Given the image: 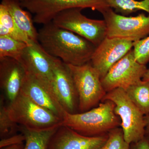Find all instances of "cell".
Masks as SVG:
<instances>
[{
  "instance_id": "cell-1",
  "label": "cell",
  "mask_w": 149,
  "mask_h": 149,
  "mask_svg": "<svg viewBox=\"0 0 149 149\" xmlns=\"http://www.w3.org/2000/svg\"><path fill=\"white\" fill-rule=\"evenodd\" d=\"M37 41L50 55L73 65L91 61L97 47L83 37L56 26L52 22L43 25L38 31Z\"/></svg>"
},
{
  "instance_id": "cell-2",
  "label": "cell",
  "mask_w": 149,
  "mask_h": 149,
  "mask_svg": "<svg viewBox=\"0 0 149 149\" xmlns=\"http://www.w3.org/2000/svg\"><path fill=\"white\" fill-rule=\"evenodd\" d=\"M114 108L112 102L105 100L88 111L73 113L65 111L63 125L88 137L106 135L121 124L120 118L115 113Z\"/></svg>"
},
{
  "instance_id": "cell-3",
  "label": "cell",
  "mask_w": 149,
  "mask_h": 149,
  "mask_svg": "<svg viewBox=\"0 0 149 149\" xmlns=\"http://www.w3.org/2000/svg\"><path fill=\"white\" fill-rule=\"evenodd\" d=\"M7 108L14 122L29 130H49L63 125L61 118L37 104L21 92L8 104Z\"/></svg>"
},
{
  "instance_id": "cell-4",
  "label": "cell",
  "mask_w": 149,
  "mask_h": 149,
  "mask_svg": "<svg viewBox=\"0 0 149 149\" xmlns=\"http://www.w3.org/2000/svg\"><path fill=\"white\" fill-rule=\"evenodd\" d=\"M105 100L114 104L115 113L120 118L121 128L127 143H136L146 136L145 116L130 100L125 90L118 88L108 92L102 102Z\"/></svg>"
},
{
  "instance_id": "cell-5",
  "label": "cell",
  "mask_w": 149,
  "mask_h": 149,
  "mask_svg": "<svg viewBox=\"0 0 149 149\" xmlns=\"http://www.w3.org/2000/svg\"><path fill=\"white\" fill-rule=\"evenodd\" d=\"M78 96V110L88 111L102 102L107 92L98 72L91 62L83 65H68Z\"/></svg>"
},
{
  "instance_id": "cell-6",
  "label": "cell",
  "mask_w": 149,
  "mask_h": 149,
  "mask_svg": "<svg viewBox=\"0 0 149 149\" xmlns=\"http://www.w3.org/2000/svg\"><path fill=\"white\" fill-rule=\"evenodd\" d=\"M102 15L107 27V37L130 40L133 42L144 39L149 34V14L126 17L104 7L98 11Z\"/></svg>"
},
{
  "instance_id": "cell-7",
  "label": "cell",
  "mask_w": 149,
  "mask_h": 149,
  "mask_svg": "<svg viewBox=\"0 0 149 149\" xmlns=\"http://www.w3.org/2000/svg\"><path fill=\"white\" fill-rule=\"evenodd\" d=\"M83 9L65 10L58 14L52 22L56 26L83 37L97 47L107 36L105 22L88 18L81 13Z\"/></svg>"
},
{
  "instance_id": "cell-8",
  "label": "cell",
  "mask_w": 149,
  "mask_h": 149,
  "mask_svg": "<svg viewBox=\"0 0 149 149\" xmlns=\"http://www.w3.org/2000/svg\"><path fill=\"white\" fill-rule=\"evenodd\" d=\"M20 3L34 14V22L42 25L52 21L58 14L68 9L90 8L99 11L106 7L102 0H30Z\"/></svg>"
},
{
  "instance_id": "cell-9",
  "label": "cell",
  "mask_w": 149,
  "mask_h": 149,
  "mask_svg": "<svg viewBox=\"0 0 149 149\" xmlns=\"http://www.w3.org/2000/svg\"><path fill=\"white\" fill-rule=\"evenodd\" d=\"M147 69L146 65L136 60L133 50H131L101 79L102 85L107 93L116 88L126 90L142 80Z\"/></svg>"
},
{
  "instance_id": "cell-10",
  "label": "cell",
  "mask_w": 149,
  "mask_h": 149,
  "mask_svg": "<svg viewBox=\"0 0 149 149\" xmlns=\"http://www.w3.org/2000/svg\"><path fill=\"white\" fill-rule=\"evenodd\" d=\"M133 42L130 40L106 37L97 47L91 60L101 79L120 59L132 50Z\"/></svg>"
},
{
  "instance_id": "cell-11",
  "label": "cell",
  "mask_w": 149,
  "mask_h": 149,
  "mask_svg": "<svg viewBox=\"0 0 149 149\" xmlns=\"http://www.w3.org/2000/svg\"><path fill=\"white\" fill-rule=\"evenodd\" d=\"M55 58L48 54L37 41L32 42L25 48L19 62L27 72L53 88Z\"/></svg>"
},
{
  "instance_id": "cell-12",
  "label": "cell",
  "mask_w": 149,
  "mask_h": 149,
  "mask_svg": "<svg viewBox=\"0 0 149 149\" xmlns=\"http://www.w3.org/2000/svg\"><path fill=\"white\" fill-rule=\"evenodd\" d=\"M53 73L54 91L62 106L67 112L77 113L78 94L67 65L56 58Z\"/></svg>"
},
{
  "instance_id": "cell-13",
  "label": "cell",
  "mask_w": 149,
  "mask_h": 149,
  "mask_svg": "<svg viewBox=\"0 0 149 149\" xmlns=\"http://www.w3.org/2000/svg\"><path fill=\"white\" fill-rule=\"evenodd\" d=\"M21 92L37 104L50 111L63 119L65 111L53 88L50 85L27 72Z\"/></svg>"
},
{
  "instance_id": "cell-14",
  "label": "cell",
  "mask_w": 149,
  "mask_h": 149,
  "mask_svg": "<svg viewBox=\"0 0 149 149\" xmlns=\"http://www.w3.org/2000/svg\"><path fill=\"white\" fill-rule=\"evenodd\" d=\"M108 137V134L96 137L84 136L62 125L51 137L48 149H101Z\"/></svg>"
},
{
  "instance_id": "cell-15",
  "label": "cell",
  "mask_w": 149,
  "mask_h": 149,
  "mask_svg": "<svg viewBox=\"0 0 149 149\" xmlns=\"http://www.w3.org/2000/svg\"><path fill=\"white\" fill-rule=\"evenodd\" d=\"M26 70L14 59H0V87L8 103L13 101L21 92Z\"/></svg>"
},
{
  "instance_id": "cell-16",
  "label": "cell",
  "mask_w": 149,
  "mask_h": 149,
  "mask_svg": "<svg viewBox=\"0 0 149 149\" xmlns=\"http://www.w3.org/2000/svg\"><path fill=\"white\" fill-rule=\"evenodd\" d=\"M1 3L7 8L17 27L29 41H38V31L33 24V19L29 13L22 8L20 2L17 0H2Z\"/></svg>"
},
{
  "instance_id": "cell-17",
  "label": "cell",
  "mask_w": 149,
  "mask_h": 149,
  "mask_svg": "<svg viewBox=\"0 0 149 149\" xmlns=\"http://www.w3.org/2000/svg\"><path fill=\"white\" fill-rule=\"evenodd\" d=\"M19 127V131L25 136V144L23 149H48L51 137L58 128L34 130L21 126Z\"/></svg>"
},
{
  "instance_id": "cell-18",
  "label": "cell",
  "mask_w": 149,
  "mask_h": 149,
  "mask_svg": "<svg viewBox=\"0 0 149 149\" xmlns=\"http://www.w3.org/2000/svg\"><path fill=\"white\" fill-rule=\"evenodd\" d=\"M125 91L144 116L149 114V81L141 80Z\"/></svg>"
},
{
  "instance_id": "cell-19",
  "label": "cell",
  "mask_w": 149,
  "mask_h": 149,
  "mask_svg": "<svg viewBox=\"0 0 149 149\" xmlns=\"http://www.w3.org/2000/svg\"><path fill=\"white\" fill-rule=\"evenodd\" d=\"M0 36H7L30 44L29 41L19 29L5 6L0 4Z\"/></svg>"
},
{
  "instance_id": "cell-20",
  "label": "cell",
  "mask_w": 149,
  "mask_h": 149,
  "mask_svg": "<svg viewBox=\"0 0 149 149\" xmlns=\"http://www.w3.org/2000/svg\"><path fill=\"white\" fill-rule=\"evenodd\" d=\"M106 7L114 8L116 12L128 15L139 10L149 14V0H102Z\"/></svg>"
},
{
  "instance_id": "cell-21",
  "label": "cell",
  "mask_w": 149,
  "mask_h": 149,
  "mask_svg": "<svg viewBox=\"0 0 149 149\" xmlns=\"http://www.w3.org/2000/svg\"><path fill=\"white\" fill-rule=\"evenodd\" d=\"M28 44L7 36H0V59L9 58L19 61Z\"/></svg>"
},
{
  "instance_id": "cell-22",
  "label": "cell",
  "mask_w": 149,
  "mask_h": 149,
  "mask_svg": "<svg viewBox=\"0 0 149 149\" xmlns=\"http://www.w3.org/2000/svg\"><path fill=\"white\" fill-rule=\"evenodd\" d=\"M20 127L11 119L8 114L7 105L5 103V97L0 99V138L1 139L17 134Z\"/></svg>"
},
{
  "instance_id": "cell-23",
  "label": "cell",
  "mask_w": 149,
  "mask_h": 149,
  "mask_svg": "<svg viewBox=\"0 0 149 149\" xmlns=\"http://www.w3.org/2000/svg\"><path fill=\"white\" fill-rule=\"evenodd\" d=\"M108 135L107 140L101 149H130V144L125 141L121 128L112 129Z\"/></svg>"
},
{
  "instance_id": "cell-24",
  "label": "cell",
  "mask_w": 149,
  "mask_h": 149,
  "mask_svg": "<svg viewBox=\"0 0 149 149\" xmlns=\"http://www.w3.org/2000/svg\"><path fill=\"white\" fill-rule=\"evenodd\" d=\"M133 52L136 60L146 65L149 62V36L133 43Z\"/></svg>"
},
{
  "instance_id": "cell-25",
  "label": "cell",
  "mask_w": 149,
  "mask_h": 149,
  "mask_svg": "<svg viewBox=\"0 0 149 149\" xmlns=\"http://www.w3.org/2000/svg\"><path fill=\"white\" fill-rule=\"evenodd\" d=\"M25 136L22 133L16 134L6 139H1L0 148L5 147L23 143L25 141Z\"/></svg>"
},
{
  "instance_id": "cell-26",
  "label": "cell",
  "mask_w": 149,
  "mask_h": 149,
  "mask_svg": "<svg viewBox=\"0 0 149 149\" xmlns=\"http://www.w3.org/2000/svg\"><path fill=\"white\" fill-rule=\"evenodd\" d=\"M130 149H149V136H146L140 141L130 144Z\"/></svg>"
},
{
  "instance_id": "cell-27",
  "label": "cell",
  "mask_w": 149,
  "mask_h": 149,
  "mask_svg": "<svg viewBox=\"0 0 149 149\" xmlns=\"http://www.w3.org/2000/svg\"><path fill=\"white\" fill-rule=\"evenodd\" d=\"M24 147V144L23 143L17 144V145H13V146H10L5 147V148H0L1 149H23Z\"/></svg>"
},
{
  "instance_id": "cell-28",
  "label": "cell",
  "mask_w": 149,
  "mask_h": 149,
  "mask_svg": "<svg viewBox=\"0 0 149 149\" xmlns=\"http://www.w3.org/2000/svg\"><path fill=\"white\" fill-rule=\"evenodd\" d=\"M146 121V136H149V114L145 116Z\"/></svg>"
},
{
  "instance_id": "cell-29",
  "label": "cell",
  "mask_w": 149,
  "mask_h": 149,
  "mask_svg": "<svg viewBox=\"0 0 149 149\" xmlns=\"http://www.w3.org/2000/svg\"><path fill=\"white\" fill-rule=\"evenodd\" d=\"M142 80L144 81H149V68L147 69L146 72L144 74Z\"/></svg>"
},
{
  "instance_id": "cell-30",
  "label": "cell",
  "mask_w": 149,
  "mask_h": 149,
  "mask_svg": "<svg viewBox=\"0 0 149 149\" xmlns=\"http://www.w3.org/2000/svg\"><path fill=\"white\" fill-rule=\"evenodd\" d=\"M17 1H19L22 2V1H30V0H17Z\"/></svg>"
}]
</instances>
